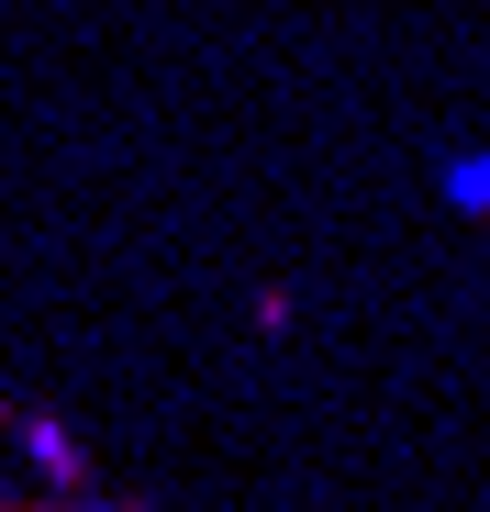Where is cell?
I'll return each instance as SVG.
<instances>
[{
  "label": "cell",
  "mask_w": 490,
  "mask_h": 512,
  "mask_svg": "<svg viewBox=\"0 0 490 512\" xmlns=\"http://www.w3.org/2000/svg\"><path fill=\"white\" fill-rule=\"evenodd\" d=\"M23 457H34V468H45L56 490L78 479V435H67V423H23Z\"/></svg>",
  "instance_id": "6da1fadb"
},
{
  "label": "cell",
  "mask_w": 490,
  "mask_h": 512,
  "mask_svg": "<svg viewBox=\"0 0 490 512\" xmlns=\"http://www.w3.org/2000/svg\"><path fill=\"white\" fill-rule=\"evenodd\" d=\"M446 201H457V212H490V156H457V167H446Z\"/></svg>",
  "instance_id": "7a4b0ae2"
}]
</instances>
